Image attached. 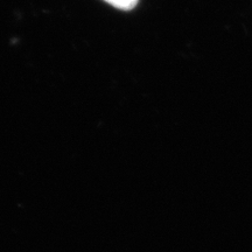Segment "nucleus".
Masks as SVG:
<instances>
[{"mask_svg":"<svg viewBox=\"0 0 252 252\" xmlns=\"http://www.w3.org/2000/svg\"><path fill=\"white\" fill-rule=\"evenodd\" d=\"M113 7L118 9H124V11H130L137 6L139 0H104Z\"/></svg>","mask_w":252,"mask_h":252,"instance_id":"1","label":"nucleus"}]
</instances>
